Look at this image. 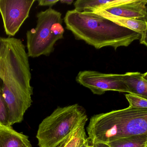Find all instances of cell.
Wrapping results in <instances>:
<instances>
[{"mask_svg":"<svg viewBox=\"0 0 147 147\" xmlns=\"http://www.w3.org/2000/svg\"><path fill=\"white\" fill-rule=\"evenodd\" d=\"M7 41L5 52L0 58V77L12 126L22 121L24 114L32 105L33 88L25 46L16 38H7Z\"/></svg>","mask_w":147,"mask_h":147,"instance_id":"obj_1","label":"cell"},{"mask_svg":"<svg viewBox=\"0 0 147 147\" xmlns=\"http://www.w3.org/2000/svg\"><path fill=\"white\" fill-rule=\"evenodd\" d=\"M63 20L66 29L76 39L84 41L97 49L111 47L116 50L140 39L139 33L92 12L69 10Z\"/></svg>","mask_w":147,"mask_h":147,"instance_id":"obj_2","label":"cell"},{"mask_svg":"<svg viewBox=\"0 0 147 147\" xmlns=\"http://www.w3.org/2000/svg\"><path fill=\"white\" fill-rule=\"evenodd\" d=\"M92 143L107 144L147 133V109L128 108L93 116L87 127Z\"/></svg>","mask_w":147,"mask_h":147,"instance_id":"obj_3","label":"cell"},{"mask_svg":"<svg viewBox=\"0 0 147 147\" xmlns=\"http://www.w3.org/2000/svg\"><path fill=\"white\" fill-rule=\"evenodd\" d=\"M88 117L78 104L59 107L39 124L36 138L39 147H60Z\"/></svg>","mask_w":147,"mask_h":147,"instance_id":"obj_4","label":"cell"},{"mask_svg":"<svg viewBox=\"0 0 147 147\" xmlns=\"http://www.w3.org/2000/svg\"><path fill=\"white\" fill-rule=\"evenodd\" d=\"M36 17L35 28L26 33L28 55L32 58L49 56L54 51L57 41L64 38L62 14L50 7L38 13Z\"/></svg>","mask_w":147,"mask_h":147,"instance_id":"obj_5","label":"cell"},{"mask_svg":"<svg viewBox=\"0 0 147 147\" xmlns=\"http://www.w3.org/2000/svg\"><path fill=\"white\" fill-rule=\"evenodd\" d=\"M76 81L89 89L93 94L100 95L108 91L128 93V89L122 79V74H107L96 71H80Z\"/></svg>","mask_w":147,"mask_h":147,"instance_id":"obj_6","label":"cell"},{"mask_svg":"<svg viewBox=\"0 0 147 147\" xmlns=\"http://www.w3.org/2000/svg\"><path fill=\"white\" fill-rule=\"evenodd\" d=\"M35 0H0V13L5 33L13 36L29 16Z\"/></svg>","mask_w":147,"mask_h":147,"instance_id":"obj_7","label":"cell"},{"mask_svg":"<svg viewBox=\"0 0 147 147\" xmlns=\"http://www.w3.org/2000/svg\"><path fill=\"white\" fill-rule=\"evenodd\" d=\"M147 0H129L124 3L98 10L116 16L147 22Z\"/></svg>","mask_w":147,"mask_h":147,"instance_id":"obj_8","label":"cell"},{"mask_svg":"<svg viewBox=\"0 0 147 147\" xmlns=\"http://www.w3.org/2000/svg\"><path fill=\"white\" fill-rule=\"evenodd\" d=\"M122 79L128 89V93L147 100V81L139 72L122 74Z\"/></svg>","mask_w":147,"mask_h":147,"instance_id":"obj_9","label":"cell"},{"mask_svg":"<svg viewBox=\"0 0 147 147\" xmlns=\"http://www.w3.org/2000/svg\"><path fill=\"white\" fill-rule=\"evenodd\" d=\"M29 144L28 136L16 132L12 127L0 126V147H23Z\"/></svg>","mask_w":147,"mask_h":147,"instance_id":"obj_10","label":"cell"},{"mask_svg":"<svg viewBox=\"0 0 147 147\" xmlns=\"http://www.w3.org/2000/svg\"><path fill=\"white\" fill-rule=\"evenodd\" d=\"M129 0H77L74 3L79 12H94L127 2Z\"/></svg>","mask_w":147,"mask_h":147,"instance_id":"obj_11","label":"cell"},{"mask_svg":"<svg viewBox=\"0 0 147 147\" xmlns=\"http://www.w3.org/2000/svg\"><path fill=\"white\" fill-rule=\"evenodd\" d=\"M92 13L103 16L121 26L131 29L140 34L144 32L146 27L147 22L141 20L116 16L101 10H97Z\"/></svg>","mask_w":147,"mask_h":147,"instance_id":"obj_12","label":"cell"},{"mask_svg":"<svg viewBox=\"0 0 147 147\" xmlns=\"http://www.w3.org/2000/svg\"><path fill=\"white\" fill-rule=\"evenodd\" d=\"M107 144L110 147H146L147 133L124 137Z\"/></svg>","mask_w":147,"mask_h":147,"instance_id":"obj_13","label":"cell"},{"mask_svg":"<svg viewBox=\"0 0 147 147\" xmlns=\"http://www.w3.org/2000/svg\"><path fill=\"white\" fill-rule=\"evenodd\" d=\"M86 122L83 123L60 147H81L88 140L86 133Z\"/></svg>","mask_w":147,"mask_h":147,"instance_id":"obj_14","label":"cell"},{"mask_svg":"<svg viewBox=\"0 0 147 147\" xmlns=\"http://www.w3.org/2000/svg\"><path fill=\"white\" fill-rule=\"evenodd\" d=\"M0 126L10 127L9 114L6 101L3 95L1 88H0Z\"/></svg>","mask_w":147,"mask_h":147,"instance_id":"obj_15","label":"cell"},{"mask_svg":"<svg viewBox=\"0 0 147 147\" xmlns=\"http://www.w3.org/2000/svg\"><path fill=\"white\" fill-rule=\"evenodd\" d=\"M128 101L129 107L136 108L147 109V100L131 94L125 95Z\"/></svg>","mask_w":147,"mask_h":147,"instance_id":"obj_16","label":"cell"},{"mask_svg":"<svg viewBox=\"0 0 147 147\" xmlns=\"http://www.w3.org/2000/svg\"><path fill=\"white\" fill-rule=\"evenodd\" d=\"M59 1V0H39L38 4L40 6H49L51 7Z\"/></svg>","mask_w":147,"mask_h":147,"instance_id":"obj_17","label":"cell"},{"mask_svg":"<svg viewBox=\"0 0 147 147\" xmlns=\"http://www.w3.org/2000/svg\"><path fill=\"white\" fill-rule=\"evenodd\" d=\"M7 42V38L0 37V58L3 56L5 52Z\"/></svg>","mask_w":147,"mask_h":147,"instance_id":"obj_18","label":"cell"},{"mask_svg":"<svg viewBox=\"0 0 147 147\" xmlns=\"http://www.w3.org/2000/svg\"><path fill=\"white\" fill-rule=\"evenodd\" d=\"M140 40L141 44L145 45L147 47V22L146 29L141 34L140 39Z\"/></svg>","mask_w":147,"mask_h":147,"instance_id":"obj_19","label":"cell"},{"mask_svg":"<svg viewBox=\"0 0 147 147\" xmlns=\"http://www.w3.org/2000/svg\"><path fill=\"white\" fill-rule=\"evenodd\" d=\"M92 147H110L107 144L103 143H92Z\"/></svg>","mask_w":147,"mask_h":147,"instance_id":"obj_20","label":"cell"},{"mask_svg":"<svg viewBox=\"0 0 147 147\" xmlns=\"http://www.w3.org/2000/svg\"><path fill=\"white\" fill-rule=\"evenodd\" d=\"M81 147H92V143L89 140V138L87 140L86 142Z\"/></svg>","mask_w":147,"mask_h":147,"instance_id":"obj_21","label":"cell"},{"mask_svg":"<svg viewBox=\"0 0 147 147\" xmlns=\"http://www.w3.org/2000/svg\"><path fill=\"white\" fill-rule=\"evenodd\" d=\"M60 1L62 3H64L67 5H71L74 2L73 0H61Z\"/></svg>","mask_w":147,"mask_h":147,"instance_id":"obj_22","label":"cell"},{"mask_svg":"<svg viewBox=\"0 0 147 147\" xmlns=\"http://www.w3.org/2000/svg\"><path fill=\"white\" fill-rule=\"evenodd\" d=\"M142 77L144 79H146L147 81V72L144 74H142Z\"/></svg>","mask_w":147,"mask_h":147,"instance_id":"obj_23","label":"cell"},{"mask_svg":"<svg viewBox=\"0 0 147 147\" xmlns=\"http://www.w3.org/2000/svg\"><path fill=\"white\" fill-rule=\"evenodd\" d=\"M2 86V81L0 77V88H1Z\"/></svg>","mask_w":147,"mask_h":147,"instance_id":"obj_24","label":"cell"},{"mask_svg":"<svg viewBox=\"0 0 147 147\" xmlns=\"http://www.w3.org/2000/svg\"><path fill=\"white\" fill-rule=\"evenodd\" d=\"M23 147H32V145L29 144V145H26V146H24Z\"/></svg>","mask_w":147,"mask_h":147,"instance_id":"obj_25","label":"cell"},{"mask_svg":"<svg viewBox=\"0 0 147 147\" xmlns=\"http://www.w3.org/2000/svg\"><path fill=\"white\" fill-rule=\"evenodd\" d=\"M146 147H147V145L146 146Z\"/></svg>","mask_w":147,"mask_h":147,"instance_id":"obj_26","label":"cell"}]
</instances>
